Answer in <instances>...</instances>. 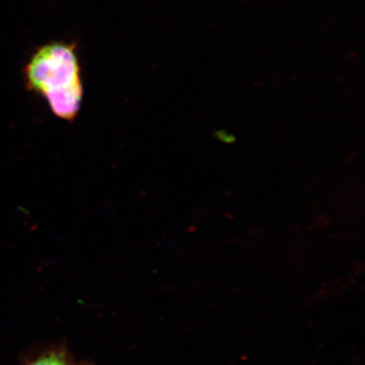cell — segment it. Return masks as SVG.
<instances>
[{
    "label": "cell",
    "mask_w": 365,
    "mask_h": 365,
    "mask_svg": "<svg viewBox=\"0 0 365 365\" xmlns=\"http://www.w3.org/2000/svg\"><path fill=\"white\" fill-rule=\"evenodd\" d=\"M24 79L29 91L42 97L53 91L83 85L76 46L63 41L41 46L26 62Z\"/></svg>",
    "instance_id": "6da1fadb"
},
{
    "label": "cell",
    "mask_w": 365,
    "mask_h": 365,
    "mask_svg": "<svg viewBox=\"0 0 365 365\" xmlns=\"http://www.w3.org/2000/svg\"><path fill=\"white\" fill-rule=\"evenodd\" d=\"M83 97V86H76L72 88L53 91L47 93L44 98L49 105L50 110L55 116L66 121H73L81 110Z\"/></svg>",
    "instance_id": "7a4b0ae2"
},
{
    "label": "cell",
    "mask_w": 365,
    "mask_h": 365,
    "mask_svg": "<svg viewBox=\"0 0 365 365\" xmlns=\"http://www.w3.org/2000/svg\"><path fill=\"white\" fill-rule=\"evenodd\" d=\"M29 365H69V364L67 362L66 357L62 356V355L57 354V353H50V354H46L44 356L34 360L32 364Z\"/></svg>",
    "instance_id": "3957f363"
}]
</instances>
